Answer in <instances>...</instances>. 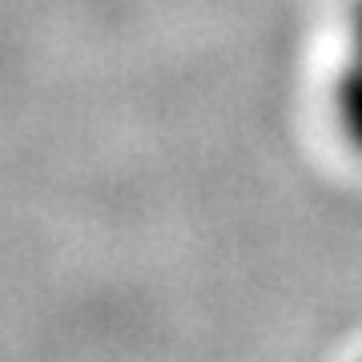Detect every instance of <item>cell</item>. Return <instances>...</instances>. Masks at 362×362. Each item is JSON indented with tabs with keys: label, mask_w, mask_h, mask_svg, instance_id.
I'll list each match as a JSON object with an SVG mask.
<instances>
[{
	"label": "cell",
	"mask_w": 362,
	"mask_h": 362,
	"mask_svg": "<svg viewBox=\"0 0 362 362\" xmlns=\"http://www.w3.org/2000/svg\"><path fill=\"white\" fill-rule=\"evenodd\" d=\"M334 117L346 145L362 157V0L350 13V52L334 85Z\"/></svg>",
	"instance_id": "1"
}]
</instances>
